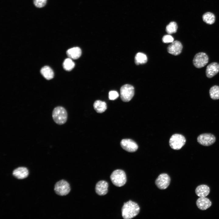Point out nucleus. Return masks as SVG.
I'll return each instance as SVG.
<instances>
[{"label":"nucleus","instance_id":"6e6552de","mask_svg":"<svg viewBox=\"0 0 219 219\" xmlns=\"http://www.w3.org/2000/svg\"><path fill=\"white\" fill-rule=\"evenodd\" d=\"M198 142L204 146H209L213 144L215 141L214 136L211 134H203L199 135L197 138Z\"/></svg>","mask_w":219,"mask_h":219},{"label":"nucleus","instance_id":"f8f14e48","mask_svg":"<svg viewBox=\"0 0 219 219\" xmlns=\"http://www.w3.org/2000/svg\"><path fill=\"white\" fill-rule=\"evenodd\" d=\"M219 72V64L217 62H212L207 66L206 74L207 77L211 78L214 76Z\"/></svg>","mask_w":219,"mask_h":219},{"label":"nucleus","instance_id":"9b49d317","mask_svg":"<svg viewBox=\"0 0 219 219\" xmlns=\"http://www.w3.org/2000/svg\"><path fill=\"white\" fill-rule=\"evenodd\" d=\"M182 45L179 41L176 40L173 41L167 48L168 52L173 55H177L182 52Z\"/></svg>","mask_w":219,"mask_h":219},{"label":"nucleus","instance_id":"2eb2a0df","mask_svg":"<svg viewBox=\"0 0 219 219\" xmlns=\"http://www.w3.org/2000/svg\"><path fill=\"white\" fill-rule=\"evenodd\" d=\"M196 205L199 209L203 210L209 208L211 206L212 203L208 198L200 197L196 200Z\"/></svg>","mask_w":219,"mask_h":219},{"label":"nucleus","instance_id":"1a4fd4ad","mask_svg":"<svg viewBox=\"0 0 219 219\" xmlns=\"http://www.w3.org/2000/svg\"><path fill=\"white\" fill-rule=\"evenodd\" d=\"M170 178L166 173L160 174L155 180V183L157 187L160 189H166L169 185Z\"/></svg>","mask_w":219,"mask_h":219},{"label":"nucleus","instance_id":"bb28decb","mask_svg":"<svg viewBox=\"0 0 219 219\" xmlns=\"http://www.w3.org/2000/svg\"><path fill=\"white\" fill-rule=\"evenodd\" d=\"M173 40V38L170 35H165L162 38V42L165 43H172Z\"/></svg>","mask_w":219,"mask_h":219},{"label":"nucleus","instance_id":"0eeeda50","mask_svg":"<svg viewBox=\"0 0 219 219\" xmlns=\"http://www.w3.org/2000/svg\"><path fill=\"white\" fill-rule=\"evenodd\" d=\"M209 57L204 52H199L194 56L193 62L196 68H201L205 66L208 63Z\"/></svg>","mask_w":219,"mask_h":219},{"label":"nucleus","instance_id":"5701e85b","mask_svg":"<svg viewBox=\"0 0 219 219\" xmlns=\"http://www.w3.org/2000/svg\"><path fill=\"white\" fill-rule=\"evenodd\" d=\"M64 68L66 71H70L74 67L75 64L71 59L70 58L66 59L63 63Z\"/></svg>","mask_w":219,"mask_h":219},{"label":"nucleus","instance_id":"f03ea898","mask_svg":"<svg viewBox=\"0 0 219 219\" xmlns=\"http://www.w3.org/2000/svg\"><path fill=\"white\" fill-rule=\"evenodd\" d=\"M52 117L54 122L57 124L65 123L68 119V113L66 109L62 106L55 107L52 112Z\"/></svg>","mask_w":219,"mask_h":219},{"label":"nucleus","instance_id":"423d86ee","mask_svg":"<svg viewBox=\"0 0 219 219\" xmlns=\"http://www.w3.org/2000/svg\"><path fill=\"white\" fill-rule=\"evenodd\" d=\"M134 95V88L131 85L126 84L120 89V96L124 102H128L131 100Z\"/></svg>","mask_w":219,"mask_h":219},{"label":"nucleus","instance_id":"b1692460","mask_svg":"<svg viewBox=\"0 0 219 219\" xmlns=\"http://www.w3.org/2000/svg\"><path fill=\"white\" fill-rule=\"evenodd\" d=\"M178 29V26L175 22H171L168 24L166 27V31L169 34L176 33Z\"/></svg>","mask_w":219,"mask_h":219},{"label":"nucleus","instance_id":"4be33fe9","mask_svg":"<svg viewBox=\"0 0 219 219\" xmlns=\"http://www.w3.org/2000/svg\"><path fill=\"white\" fill-rule=\"evenodd\" d=\"M209 94L213 99H219V86L214 85L209 90Z\"/></svg>","mask_w":219,"mask_h":219},{"label":"nucleus","instance_id":"39448f33","mask_svg":"<svg viewBox=\"0 0 219 219\" xmlns=\"http://www.w3.org/2000/svg\"><path fill=\"white\" fill-rule=\"evenodd\" d=\"M54 189L57 195L64 196L69 193L71 189L69 184L67 181L61 180L55 183Z\"/></svg>","mask_w":219,"mask_h":219},{"label":"nucleus","instance_id":"f3484780","mask_svg":"<svg viewBox=\"0 0 219 219\" xmlns=\"http://www.w3.org/2000/svg\"><path fill=\"white\" fill-rule=\"evenodd\" d=\"M66 54L69 58L76 59L81 56L82 51L81 49L78 47H74L68 50L66 52Z\"/></svg>","mask_w":219,"mask_h":219},{"label":"nucleus","instance_id":"6ab92c4d","mask_svg":"<svg viewBox=\"0 0 219 219\" xmlns=\"http://www.w3.org/2000/svg\"><path fill=\"white\" fill-rule=\"evenodd\" d=\"M40 73L43 77L47 80L52 79L54 76L53 70L48 66H45L42 68Z\"/></svg>","mask_w":219,"mask_h":219},{"label":"nucleus","instance_id":"4468645a","mask_svg":"<svg viewBox=\"0 0 219 219\" xmlns=\"http://www.w3.org/2000/svg\"><path fill=\"white\" fill-rule=\"evenodd\" d=\"M108 187V184L107 182L104 180L100 181L96 184V193L100 196L104 195L107 193Z\"/></svg>","mask_w":219,"mask_h":219},{"label":"nucleus","instance_id":"aec40b11","mask_svg":"<svg viewBox=\"0 0 219 219\" xmlns=\"http://www.w3.org/2000/svg\"><path fill=\"white\" fill-rule=\"evenodd\" d=\"M134 60L135 63L137 65L144 64L147 62V57L144 54L139 52L136 54Z\"/></svg>","mask_w":219,"mask_h":219},{"label":"nucleus","instance_id":"412c9836","mask_svg":"<svg viewBox=\"0 0 219 219\" xmlns=\"http://www.w3.org/2000/svg\"><path fill=\"white\" fill-rule=\"evenodd\" d=\"M203 21L207 24H212L215 21V16L212 13L207 12L205 13L202 16Z\"/></svg>","mask_w":219,"mask_h":219},{"label":"nucleus","instance_id":"a878e982","mask_svg":"<svg viewBox=\"0 0 219 219\" xmlns=\"http://www.w3.org/2000/svg\"><path fill=\"white\" fill-rule=\"evenodd\" d=\"M119 96V94L116 91H111L109 92V98L110 100H115L118 98Z\"/></svg>","mask_w":219,"mask_h":219},{"label":"nucleus","instance_id":"393cba45","mask_svg":"<svg viewBox=\"0 0 219 219\" xmlns=\"http://www.w3.org/2000/svg\"><path fill=\"white\" fill-rule=\"evenodd\" d=\"M47 0H33V2L36 7L39 8L43 7L46 4Z\"/></svg>","mask_w":219,"mask_h":219},{"label":"nucleus","instance_id":"ddd939ff","mask_svg":"<svg viewBox=\"0 0 219 219\" xmlns=\"http://www.w3.org/2000/svg\"><path fill=\"white\" fill-rule=\"evenodd\" d=\"M29 172L27 169L24 167H18L13 170V176L16 179H22L25 178L29 175Z\"/></svg>","mask_w":219,"mask_h":219},{"label":"nucleus","instance_id":"20e7f679","mask_svg":"<svg viewBox=\"0 0 219 219\" xmlns=\"http://www.w3.org/2000/svg\"><path fill=\"white\" fill-rule=\"evenodd\" d=\"M186 141L185 138L182 135L175 134L170 137L169 141V144L172 149L178 150L184 145Z\"/></svg>","mask_w":219,"mask_h":219},{"label":"nucleus","instance_id":"f257e3e1","mask_svg":"<svg viewBox=\"0 0 219 219\" xmlns=\"http://www.w3.org/2000/svg\"><path fill=\"white\" fill-rule=\"evenodd\" d=\"M122 215L124 219H130L139 213L140 207L137 203L131 200L124 203L122 208Z\"/></svg>","mask_w":219,"mask_h":219},{"label":"nucleus","instance_id":"a211bd4d","mask_svg":"<svg viewBox=\"0 0 219 219\" xmlns=\"http://www.w3.org/2000/svg\"><path fill=\"white\" fill-rule=\"evenodd\" d=\"M93 106L95 110L99 113L104 112L107 108L106 103L105 102L99 100L95 101L93 104Z\"/></svg>","mask_w":219,"mask_h":219},{"label":"nucleus","instance_id":"dca6fc26","mask_svg":"<svg viewBox=\"0 0 219 219\" xmlns=\"http://www.w3.org/2000/svg\"><path fill=\"white\" fill-rule=\"evenodd\" d=\"M196 195L199 197H205L209 193V187L206 185H201L198 186L195 190Z\"/></svg>","mask_w":219,"mask_h":219},{"label":"nucleus","instance_id":"9d476101","mask_svg":"<svg viewBox=\"0 0 219 219\" xmlns=\"http://www.w3.org/2000/svg\"><path fill=\"white\" fill-rule=\"evenodd\" d=\"M120 144L123 149L129 152H135L138 148L137 143L130 139H123L121 141Z\"/></svg>","mask_w":219,"mask_h":219},{"label":"nucleus","instance_id":"7ed1b4c3","mask_svg":"<svg viewBox=\"0 0 219 219\" xmlns=\"http://www.w3.org/2000/svg\"><path fill=\"white\" fill-rule=\"evenodd\" d=\"M110 179L112 183L117 187H121L126 183L127 178L125 172L121 169L113 171L110 176Z\"/></svg>","mask_w":219,"mask_h":219}]
</instances>
